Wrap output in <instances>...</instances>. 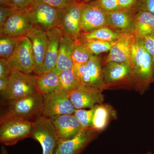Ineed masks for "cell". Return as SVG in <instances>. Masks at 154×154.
Masks as SVG:
<instances>
[{"label":"cell","mask_w":154,"mask_h":154,"mask_svg":"<svg viewBox=\"0 0 154 154\" xmlns=\"http://www.w3.org/2000/svg\"><path fill=\"white\" fill-rule=\"evenodd\" d=\"M131 67L134 83V90L143 94L152 83L154 60L140 39H137L131 49Z\"/></svg>","instance_id":"6da1fadb"},{"label":"cell","mask_w":154,"mask_h":154,"mask_svg":"<svg viewBox=\"0 0 154 154\" xmlns=\"http://www.w3.org/2000/svg\"><path fill=\"white\" fill-rule=\"evenodd\" d=\"M23 11L33 28L46 32L60 28L61 9L57 8L41 0H33Z\"/></svg>","instance_id":"7a4b0ae2"},{"label":"cell","mask_w":154,"mask_h":154,"mask_svg":"<svg viewBox=\"0 0 154 154\" xmlns=\"http://www.w3.org/2000/svg\"><path fill=\"white\" fill-rule=\"evenodd\" d=\"M5 102L1 118L14 116L33 122L42 115L43 98L38 92L21 99Z\"/></svg>","instance_id":"3957f363"},{"label":"cell","mask_w":154,"mask_h":154,"mask_svg":"<svg viewBox=\"0 0 154 154\" xmlns=\"http://www.w3.org/2000/svg\"><path fill=\"white\" fill-rule=\"evenodd\" d=\"M36 76L12 69L8 86L1 96L5 101L24 98L37 92Z\"/></svg>","instance_id":"277c9868"},{"label":"cell","mask_w":154,"mask_h":154,"mask_svg":"<svg viewBox=\"0 0 154 154\" xmlns=\"http://www.w3.org/2000/svg\"><path fill=\"white\" fill-rule=\"evenodd\" d=\"M102 66L105 90H134L132 70L129 63L112 62Z\"/></svg>","instance_id":"5b68a950"},{"label":"cell","mask_w":154,"mask_h":154,"mask_svg":"<svg viewBox=\"0 0 154 154\" xmlns=\"http://www.w3.org/2000/svg\"><path fill=\"white\" fill-rule=\"evenodd\" d=\"M33 122L20 117L1 118L0 142L5 146H13L19 141L30 137Z\"/></svg>","instance_id":"8992f818"},{"label":"cell","mask_w":154,"mask_h":154,"mask_svg":"<svg viewBox=\"0 0 154 154\" xmlns=\"http://www.w3.org/2000/svg\"><path fill=\"white\" fill-rule=\"evenodd\" d=\"M30 137L40 144L43 154H54L58 145L52 120L50 117L43 115L33 122Z\"/></svg>","instance_id":"52a82bcc"},{"label":"cell","mask_w":154,"mask_h":154,"mask_svg":"<svg viewBox=\"0 0 154 154\" xmlns=\"http://www.w3.org/2000/svg\"><path fill=\"white\" fill-rule=\"evenodd\" d=\"M106 27H108L107 12L95 2L81 3L82 33H89Z\"/></svg>","instance_id":"ba28073f"},{"label":"cell","mask_w":154,"mask_h":154,"mask_svg":"<svg viewBox=\"0 0 154 154\" xmlns=\"http://www.w3.org/2000/svg\"><path fill=\"white\" fill-rule=\"evenodd\" d=\"M43 98L42 115L46 117L73 114L76 110L70 99L69 94L60 89Z\"/></svg>","instance_id":"9c48e42d"},{"label":"cell","mask_w":154,"mask_h":154,"mask_svg":"<svg viewBox=\"0 0 154 154\" xmlns=\"http://www.w3.org/2000/svg\"><path fill=\"white\" fill-rule=\"evenodd\" d=\"M7 61L12 69L30 74L34 73L35 62L32 45L27 36L22 37L14 54Z\"/></svg>","instance_id":"30bf717a"},{"label":"cell","mask_w":154,"mask_h":154,"mask_svg":"<svg viewBox=\"0 0 154 154\" xmlns=\"http://www.w3.org/2000/svg\"><path fill=\"white\" fill-rule=\"evenodd\" d=\"M81 20V3L77 2L61 9L60 28L63 34L76 41L82 33Z\"/></svg>","instance_id":"8fae6325"},{"label":"cell","mask_w":154,"mask_h":154,"mask_svg":"<svg viewBox=\"0 0 154 154\" xmlns=\"http://www.w3.org/2000/svg\"><path fill=\"white\" fill-rule=\"evenodd\" d=\"M99 133L91 128H82L73 137L59 143L54 154H79Z\"/></svg>","instance_id":"7c38bea8"},{"label":"cell","mask_w":154,"mask_h":154,"mask_svg":"<svg viewBox=\"0 0 154 154\" xmlns=\"http://www.w3.org/2000/svg\"><path fill=\"white\" fill-rule=\"evenodd\" d=\"M102 91L91 86H80L69 94L70 99L76 109H91L103 103Z\"/></svg>","instance_id":"4fadbf2b"},{"label":"cell","mask_w":154,"mask_h":154,"mask_svg":"<svg viewBox=\"0 0 154 154\" xmlns=\"http://www.w3.org/2000/svg\"><path fill=\"white\" fill-rule=\"evenodd\" d=\"M120 36L107 56L102 60V66L108 63H127L130 65L131 49L136 41L133 33H120Z\"/></svg>","instance_id":"5bb4252c"},{"label":"cell","mask_w":154,"mask_h":154,"mask_svg":"<svg viewBox=\"0 0 154 154\" xmlns=\"http://www.w3.org/2000/svg\"><path fill=\"white\" fill-rule=\"evenodd\" d=\"M26 36L30 39L32 45L35 62L34 73L36 75H39L42 73L47 50L48 42L47 32L33 28Z\"/></svg>","instance_id":"9a60e30c"},{"label":"cell","mask_w":154,"mask_h":154,"mask_svg":"<svg viewBox=\"0 0 154 154\" xmlns=\"http://www.w3.org/2000/svg\"><path fill=\"white\" fill-rule=\"evenodd\" d=\"M33 26L23 10L14 14L0 26V36L20 37L26 36Z\"/></svg>","instance_id":"2e32d148"},{"label":"cell","mask_w":154,"mask_h":154,"mask_svg":"<svg viewBox=\"0 0 154 154\" xmlns=\"http://www.w3.org/2000/svg\"><path fill=\"white\" fill-rule=\"evenodd\" d=\"M50 118L55 128L58 144L73 137L82 128L74 114L58 116Z\"/></svg>","instance_id":"e0dca14e"},{"label":"cell","mask_w":154,"mask_h":154,"mask_svg":"<svg viewBox=\"0 0 154 154\" xmlns=\"http://www.w3.org/2000/svg\"><path fill=\"white\" fill-rule=\"evenodd\" d=\"M107 13L109 28L119 33L134 34L136 13L125 11Z\"/></svg>","instance_id":"ac0fdd59"},{"label":"cell","mask_w":154,"mask_h":154,"mask_svg":"<svg viewBox=\"0 0 154 154\" xmlns=\"http://www.w3.org/2000/svg\"><path fill=\"white\" fill-rule=\"evenodd\" d=\"M63 31L60 28H55L47 32L48 45L42 73L52 71L57 63L58 55Z\"/></svg>","instance_id":"d6986e66"},{"label":"cell","mask_w":154,"mask_h":154,"mask_svg":"<svg viewBox=\"0 0 154 154\" xmlns=\"http://www.w3.org/2000/svg\"><path fill=\"white\" fill-rule=\"evenodd\" d=\"M74 43V40L65 34H63L59 49L57 63L52 70L56 74L58 75L62 72L73 67L74 63L72 54Z\"/></svg>","instance_id":"ffe728a7"},{"label":"cell","mask_w":154,"mask_h":154,"mask_svg":"<svg viewBox=\"0 0 154 154\" xmlns=\"http://www.w3.org/2000/svg\"><path fill=\"white\" fill-rule=\"evenodd\" d=\"M117 118V113L111 105L107 104L95 106L91 128L100 133L105 130L112 120Z\"/></svg>","instance_id":"44dd1931"},{"label":"cell","mask_w":154,"mask_h":154,"mask_svg":"<svg viewBox=\"0 0 154 154\" xmlns=\"http://www.w3.org/2000/svg\"><path fill=\"white\" fill-rule=\"evenodd\" d=\"M153 33H154V14L146 11L137 12L134 33L137 39H142Z\"/></svg>","instance_id":"7402d4cb"},{"label":"cell","mask_w":154,"mask_h":154,"mask_svg":"<svg viewBox=\"0 0 154 154\" xmlns=\"http://www.w3.org/2000/svg\"><path fill=\"white\" fill-rule=\"evenodd\" d=\"M36 76V90L43 98L54 94L59 89L58 75L53 72Z\"/></svg>","instance_id":"603a6c76"},{"label":"cell","mask_w":154,"mask_h":154,"mask_svg":"<svg viewBox=\"0 0 154 154\" xmlns=\"http://www.w3.org/2000/svg\"><path fill=\"white\" fill-rule=\"evenodd\" d=\"M86 65L90 74L91 87L102 91L105 90L101 58L98 55H92Z\"/></svg>","instance_id":"cb8c5ba5"},{"label":"cell","mask_w":154,"mask_h":154,"mask_svg":"<svg viewBox=\"0 0 154 154\" xmlns=\"http://www.w3.org/2000/svg\"><path fill=\"white\" fill-rule=\"evenodd\" d=\"M120 34L111 28L106 27L99 28L89 33H82L80 38L114 42L118 41Z\"/></svg>","instance_id":"d4e9b609"},{"label":"cell","mask_w":154,"mask_h":154,"mask_svg":"<svg viewBox=\"0 0 154 154\" xmlns=\"http://www.w3.org/2000/svg\"><path fill=\"white\" fill-rule=\"evenodd\" d=\"M60 90L69 94L82 85L73 69L62 72L58 75Z\"/></svg>","instance_id":"484cf974"},{"label":"cell","mask_w":154,"mask_h":154,"mask_svg":"<svg viewBox=\"0 0 154 154\" xmlns=\"http://www.w3.org/2000/svg\"><path fill=\"white\" fill-rule=\"evenodd\" d=\"M92 55H98L102 53L110 51L116 42H109L79 38L78 39Z\"/></svg>","instance_id":"4316f807"},{"label":"cell","mask_w":154,"mask_h":154,"mask_svg":"<svg viewBox=\"0 0 154 154\" xmlns=\"http://www.w3.org/2000/svg\"><path fill=\"white\" fill-rule=\"evenodd\" d=\"M22 37L0 36L1 58L9 59L14 54Z\"/></svg>","instance_id":"83f0119b"},{"label":"cell","mask_w":154,"mask_h":154,"mask_svg":"<svg viewBox=\"0 0 154 154\" xmlns=\"http://www.w3.org/2000/svg\"><path fill=\"white\" fill-rule=\"evenodd\" d=\"M92 55L79 40L74 41L72 54L74 64L87 63Z\"/></svg>","instance_id":"f1b7e54d"},{"label":"cell","mask_w":154,"mask_h":154,"mask_svg":"<svg viewBox=\"0 0 154 154\" xmlns=\"http://www.w3.org/2000/svg\"><path fill=\"white\" fill-rule=\"evenodd\" d=\"M95 106L88 110L79 109L75 110L73 114L83 128L91 127L95 111Z\"/></svg>","instance_id":"f546056e"},{"label":"cell","mask_w":154,"mask_h":154,"mask_svg":"<svg viewBox=\"0 0 154 154\" xmlns=\"http://www.w3.org/2000/svg\"><path fill=\"white\" fill-rule=\"evenodd\" d=\"M72 69L82 85L91 86V78L86 64H74Z\"/></svg>","instance_id":"4dcf8cb0"},{"label":"cell","mask_w":154,"mask_h":154,"mask_svg":"<svg viewBox=\"0 0 154 154\" xmlns=\"http://www.w3.org/2000/svg\"><path fill=\"white\" fill-rule=\"evenodd\" d=\"M94 2L108 13L120 11L118 0H96Z\"/></svg>","instance_id":"1f68e13d"},{"label":"cell","mask_w":154,"mask_h":154,"mask_svg":"<svg viewBox=\"0 0 154 154\" xmlns=\"http://www.w3.org/2000/svg\"><path fill=\"white\" fill-rule=\"evenodd\" d=\"M21 9L17 8H10L0 6V26L6 22L11 16L22 11Z\"/></svg>","instance_id":"d6a6232c"},{"label":"cell","mask_w":154,"mask_h":154,"mask_svg":"<svg viewBox=\"0 0 154 154\" xmlns=\"http://www.w3.org/2000/svg\"><path fill=\"white\" fill-rule=\"evenodd\" d=\"M146 11L154 14V0H138L134 11Z\"/></svg>","instance_id":"836d02e7"},{"label":"cell","mask_w":154,"mask_h":154,"mask_svg":"<svg viewBox=\"0 0 154 154\" xmlns=\"http://www.w3.org/2000/svg\"><path fill=\"white\" fill-rule=\"evenodd\" d=\"M50 5L58 9H63L76 2V0H41Z\"/></svg>","instance_id":"e575fe53"},{"label":"cell","mask_w":154,"mask_h":154,"mask_svg":"<svg viewBox=\"0 0 154 154\" xmlns=\"http://www.w3.org/2000/svg\"><path fill=\"white\" fill-rule=\"evenodd\" d=\"M146 50L151 56L154 60V33L140 39Z\"/></svg>","instance_id":"d590c367"},{"label":"cell","mask_w":154,"mask_h":154,"mask_svg":"<svg viewBox=\"0 0 154 154\" xmlns=\"http://www.w3.org/2000/svg\"><path fill=\"white\" fill-rule=\"evenodd\" d=\"M138 1V0H118L119 10L134 11Z\"/></svg>","instance_id":"8d00e7d4"},{"label":"cell","mask_w":154,"mask_h":154,"mask_svg":"<svg viewBox=\"0 0 154 154\" xmlns=\"http://www.w3.org/2000/svg\"><path fill=\"white\" fill-rule=\"evenodd\" d=\"M11 71L12 69L7 60L0 59V78L10 77Z\"/></svg>","instance_id":"74e56055"},{"label":"cell","mask_w":154,"mask_h":154,"mask_svg":"<svg viewBox=\"0 0 154 154\" xmlns=\"http://www.w3.org/2000/svg\"><path fill=\"white\" fill-rule=\"evenodd\" d=\"M33 0H11L14 5L18 8L23 10Z\"/></svg>","instance_id":"f35d334b"},{"label":"cell","mask_w":154,"mask_h":154,"mask_svg":"<svg viewBox=\"0 0 154 154\" xmlns=\"http://www.w3.org/2000/svg\"><path fill=\"white\" fill-rule=\"evenodd\" d=\"M9 77L0 78V92L1 93L5 91L7 88L8 83Z\"/></svg>","instance_id":"ab89813d"},{"label":"cell","mask_w":154,"mask_h":154,"mask_svg":"<svg viewBox=\"0 0 154 154\" xmlns=\"http://www.w3.org/2000/svg\"><path fill=\"white\" fill-rule=\"evenodd\" d=\"M0 6L4 7H10V8H16L14 5L11 0H0Z\"/></svg>","instance_id":"60d3db41"},{"label":"cell","mask_w":154,"mask_h":154,"mask_svg":"<svg viewBox=\"0 0 154 154\" xmlns=\"http://www.w3.org/2000/svg\"><path fill=\"white\" fill-rule=\"evenodd\" d=\"M1 154H9L8 151L4 146H1Z\"/></svg>","instance_id":"b9f144b4"},{"label":"cell","mask_w":154,"mask_h":154,"mask_svg":"<svg viewBox=\"0 0 154 154\" xmlns=\"http://www.w3.org/2000/svg\"><path fill=\"white\" fill-rule=\"evenodd\" d=\"M96 0H77V2L80 3H90Z\"/></svg>","instance_id":"7bdbcfd3"},{"label":"cell","mask_w":154,"mask_h":154,"mask_svg":"<svg viewBox=\"0 0 154 154\" xmlns=\"http://www.w3.org/2000/svg\"><path fill=\"white\" fill-rule=\"evenodd\" d=\"M143 154H152V152H147L146 153Z\"/></svg>","instance_id":"ee69618b"},{"label":"cell","mask_w":154,"mask_h":154,"mask_svg":"<svg viewBox=\"0 0 154 154\" xmlns=\"http://www.w3.org/2000/svg\"><path fill=\"white\" fill-rule=\"evenodd\" d=\"M152 83H154V73Z\"/></svg>","instance_id":"f6af8a7d"},{"label":"cell","mask_w":154,"mask_h":154,"mask_svg":"<svg viewBox=\"0 0 154 154\" xmlns=\"http://www.w3.org/2000/svg\"></svg>","instance_id":"bcb514c9"},{"label":"cell","mask_w":154,"mask_h":154,"mask_svg":"<svg viewBox=\"0 0 154 154\" xmlns=\"http://www.w3.org/2000/svg\"><path fill=\"white\" fill-rule=\"evenodd\" d=\"M76 1H77V0H76Z\"/></svg>","instance_id":"7dc6e473"}]
</instances>
